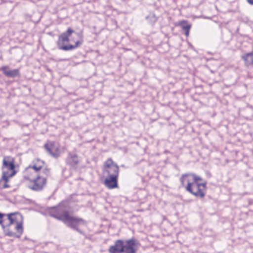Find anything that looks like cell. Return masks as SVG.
Here are the masks:
<instances>
[{
	"label": "cell",
	"instance_id": "1",
	"mask_svg": "<svg viewBox=\"0 0 253 253\" xmlns=\"http://www.w3.org/2000/svg\"><path fill=\"white\" fill-rule=\"evenodd\" d=\"M77 199L75 196H69L56 206L47 209V213L51 217L62 221L65 225L81 234V227L86 224V221L76 214L75 206Z\"/></svg>",
	"mask_w": 253,
	"mask_h": 253
},
{
	"label": "cell",
	"instance_id": "2",
	"mask_svg": "<svg viewBox=\"0 0 253 253\" xmlns=\"http://www.w3.org/2000/svg\"><path fill=\"white\" fill-rule=\"evenodd\" d=\"M50 175L47 164L42 159H34L23 171L24 182L33 191L40 192L45 188Z\"/></svg>",
	"mask_w": 253,
	"mask_h": 253
},
{
	"label": "cell",
	"instance_id": "3",
	"mask_svg": "<svg viewBox=\"0 0 253 253\" xmlns=\"http://www.w3.org/2000/svg\"><path fill=\"white\" fill-rule=\"evenodd\" d=\"M0 226L6 236L19 239L24 233V217L19 212H0Z\"/></svg>",
	"mask_w": 253,
	"mask_h": 253
},
{
	"label": "cell",
	"instance_id": "4",
	"mask_svg": "<svg viewBox=\"0 0 253 253\" xmlns=\"http://www.w3.org/2000/svg\"><path fill=\"white\" fill-rule=\"evenodd\" d=\"M182 187L195 197L203 199L208 192V182L200 175L193 172H186L180 178Z\"/></svg>",
	"mask_w": 253,
	"mask_h": 253
},
{
	"label": "cell",
	"instance_id": "5",
	"mask_svg": "<svg viewBox=\"0 0 253 253\" xmlns=\"http://www.w3.org/2000/svg\"><path fill=\"white\" fill-rule=\"evenodd\" d=\"M120 168L118 164L114 159L109 158L105 161L102 167V184L109 189L115 190L120 187L119 179H120Z\"/></svg>",
	"mask_w": 253,
	"mask_h": 253
},
{
	"label": "cell",
	"instance_id": "6",
	"mask_svg": "<svg viewBox=\"0 0 253 253\" xmlns=\"http://www.w3.org/2000/svg\"><path fill=\"white\" fill-rule=\"evenodd\" d=\"M84 41L83 33L69 28L59 36L57 41V47L65 51H71L78 48Z\"/></svg>",
	"mask_w": 253,
	"mask_h": 253
},
{
	"label": "cell",
	"instance_id": "7",
	"mask_svg": "<svg viewBox=\"0 0 253 253\" xmlns=\"http://www.w3.org/2000/svg\"><path fill=\"white\" fill-rule=\"evenodd\" d=\"M19 172V165L11 156H4L1 165V176L0 178V190L10 188V181Z\"/></svg>",
	"mask_w": 253,
	"mask_h": 253
},
{
	"label": "cell",
	"instance_id": "8",
	"mask_svg": "<svg viewBox=\"0 0 253 253\" xmlns=\"http://www.w3.org/2000/svg\"><path fill=\"white\" fill-rule=\"evenodd\" d=\"M140 242L135 238L120 239L110 247L109 253H137L139 251Z\"/></svg>",
	"mask_w": 253,
	"mask_h": 253
},
{
	"label": "cell",
	"instance_id": "9",
	"mask_svg": "<svg viewBox=\"0 0 253 253\" xmlns=\"http://www.w3.org/2000/svg\"><path fill=\"white\" fill-rule=\"evenodd\" d=\"M44 148L50 156L55 159H58L62 155V147L56 141L48 140L44 144Z\"/></svg>",
	"mask_w": 253,
	"mask_h": 253
},
{
	"label": "cell",
	"instance_id": "10",
	"mask_svg": "<svg viewBox=\"0 0 253 253\" xmlns=\"http://www.w3.org/2000/svg\"><path fill=\"white\" fill-rule=\"evenodd\" d=\"M66 162L67 165H69L71 168L76 169L80 165V157L77 153L73 152V153H70L69 156L67 158Z\"/></svg>",
	"mask_w": 253,
	"mask_h": 253
},
{
	"label": "cell",
	"instance_id": "11",
	"mask_svg": "<svg viewBox=\"0 0 253 253\" xmlns=\"http://www.w3.org/2000/svg\"><path fill=\"white\" fill-rule=\"evenodd\" d=\"M1 71L5 77H8V78H16V77H19V75H20L19 69H12V68H9L7 66L2 67Z\"/></svg>",
	"mask_w": 253,
	"mask_h": 253
},
{
	"label": "cell",
	"instance_id": "12",
	"mask_svg": "<svg viewBox=\"0 0 253 253\" xmlns=\"http://www.w3.org/2000/svg\"><path fill=\"white\" fill-rule=\"evenodd\" d=\"M176 25H178V26H179L180 28L182 29V31L184 32V35H185L186 37H189L190 31H191V23H190V22L187 20H181L177 22Z\"/></svg>",
	"mask_w": 253,
	"mask_h": 253
},
{
	"label": "cell",
	"instance_id": "13",
	"mask_svg": "<svg viewBox=\"0 0 253 253\" xmlns=\"http://www.w3.org/2000/svg\"><path fill=\"white\" fill-rule=\"evenodd\" d=\"M242 58L245 66L253 67V52L245 53L242 56Z\"/></svg>",
	"mask_w": 253,
	"mask_h": 253
},
{
	"label": "cell",
	"instance_id": "14",
	"mask_svg": "<svg viewBox=\"0 0 253 253\" xmlns=\"http://www.w3.org/2000/svg\"><path fill=\"white\" fill-rule=\"evenodd\" d=\"M146 19H147L149 23L151 24L152 25H154L156 20H157V16H156L154 13H150L148 16L146 17Z\"/></svg>",
	"mask_w": 253,
	"mask_h": 253
},
{
	"label": "cell",
	"instance_id": "15",
	"mask_svg": "<svg viewBox=\"0 0 253 253\" xmlns=\"http://www.w3.org/2000/svg\"><path fill=\"white\" fill-rule=\"evenodd\" d=\"M247 1H248V2L250 4L253 5V0H247Z\"/></svg>",
	"mask_w": 253,
	"mask_h": 253
}]
</instances>
